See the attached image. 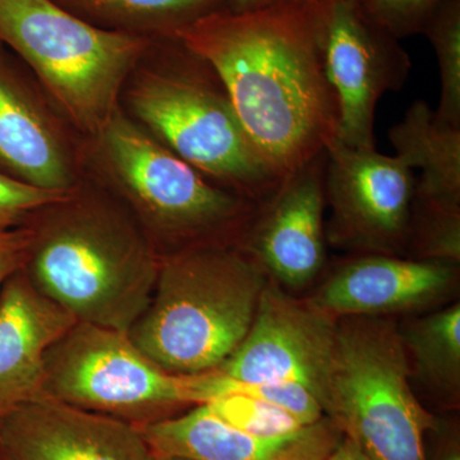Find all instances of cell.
Segmentation results:
<instances>
[{
    "label": "cell",
    "mask_w": 460,
    "mask_h": 460,
    "mask_svg": "<svg viewBox=\"0 0 460 460\" xmlns=\"http://www.w3.org/2000/svg\"><path fill=\"white\" fill-rule=\"evenodd\" d=\"M323 16V0H279L220 9L172 36L219 75L248 138L280 181L338 137Z\"/></svg>",
    "instance_id": "obj_1"
},
{
    "label": "cell",
    "mask_w": 460,
    "mask_h": 460,
    "mask_svg": "<svg viewBox=\"0 0 460 460\" xmlns=\"http://www.w3.org/2000/svg\"><path fill=\"white\" fill-rule=\"evenodd\" d=\"M23 270L78 323L128 332L159 274L156 246L128 208L84 181L30 219Z\"/></svg>",
    "instance_id": "obj_2"
},
{
    "label": "cell",
    "mask_w": 460,
    "mask_h": 460,
    "mask_svg": "<svg viewBox=\"0 0 460 460\" xmlns=\"http://www.w3.org/2000/svg\"><path fill=\"white\" fill-rule=\"evenodd\" d=\"M269 278L238 244L169 252L129 338L169 374L217 370L246 337Z\"/></svg>",
    "instance_id": "obj_3"
},
{
    "label": "cell",
    "mask_w": 460,
    "mask_h": 460,
    "mask_svg": "<svg viewBox=\"0 0 460 460\" xmlns=\"http://www.w3.org/2000/svg\"><path fill=\"white\" fill-rule=\"evenodd\" d=\"M87 166L157 243L172 252L239 244L259 204L217 186L157 141L120 107L83 140Z\"/></svg>",
    "instance_id": "obj_4"
},
{
    "label": "cell",
    "mask_w": 460,
    "mask_h": 460,
    "mask_svg": "<svg viewBox=\"0 0 460 460\" xmlns=\"http://www.w3.org/2000/svg\"><path fill=\"white\" fill-rule=\"evenodd\" d=\"M156 47L157 60L136 66L124 86L126 113L217 186L259 205L270 198L281 181L257 154L219 75L175 38Z\"/></svg>",
    "instance_id": "obj_5"
},
{
    "label": "cell",
    "mask_w": 460,
    "mask_h": 460,
    "mask_svg": "<svg viewBox=\"0 0 460 460\" xmlns=\"http://www.w3.org/2000/svg\"><path fill=\"white\" fill-rule=\"evenodd\" d=\"M155 41L98 29L53 0H0V44L83 140L98 135L120 107L129 75Z\"/></svg>",
    "instance_id": "obj_6"
},
{
    "label": "cell",
    "mask_w": 460,
    "mask_h": 460,
    "mask_svg": "<svg viewBox=\"0 0 460 460\" xmlns=\"http://www.w3.org/2000/svg\"><path fill=\"white\" fill-rule=\"evenodd\" d=\"M402 334L374 316L344 317L321 405L370 460H426L434 420L411 392Z\"/></svg>",
    "instance_id": "obj_7"
},
{
    "label": "cell",
    "mask_w": 460,
    "mask_h": 460,
    "mask_svg": "<svg viewBox=\"0 0 460 460\" xmlns=\"http://www.w3.org/2000/svg\"><path fill=\"white\" fill-rule=\"evenodd\" d=\"M44 395L133 426L201 404L196 375L169 374L128 332L78 321L45 356Z\"/></svg>",
    "instance_id": "obj_8"
},
{
    "label": "cell",
    "mask_w": 460,
    "mask_h": 460,
    "mask_svg": "<svg viewBox=\"0 0 460 460\" xmlns=\"http://www.w3.org/2000/svg\"><path fill=\"white\" fill-rule=\"evenodd\" d=\"M326 71L337 96V140L374 150L378 100L407 83L411 58L401 42L366 16L359 0H323Z\"/></svg>",
    "instance_id": "obj_9"
},
{
    "label": "cell",
    "mask_w": 460,
    "mask_h": 460,
    "mask_svg": "<svg viewBox=\"0 0 460 460\" xmlns=\"http://www.w3.org/2000/svg\"><path fill=\"white\" fill-rule=\"evenodd\" d=\"M326 165V237L335 246L394 255L404 250L416 178L399 157L334 140Z\"/></svg>",
    "instance_id": "obj_10"
},
{
    "label": "cell",
    "mask_w": 460,
    "mask_h": 460,
    "mask_svg": "<svg viewBox=\"0 0 460 460\" xmlns=\"http://www.w3.org/2000/svg\"><path fill=\"white\" fill-rule=\"evenodd\" d=\"M335 335L334 317L288 296L269 278L246 337L214 371L246 383L299 384L321 404Z\"/></svg>",
    "instance_id": "obj_11"
},
{
    "label": "cell",
    "mask_w": 460,
    "mask_h": 460,
    "mask_svg": "<svg viewBox=\"0 0 460 460\" xmlns=\"http://www.w3.org/2000/svg\"><path fill=\"white\" fill-rule=\"evenodd\" d=\"M14 54L0 44V172L71 192L84 181L83 142Z\"/></svg>",
    "instance_id": "obj_12"
},
{
    "label": "cell",
    "mask_w": 460,
    "mask_h": 460,
    "mask_svg": "<svg viewBox=\"0 0 460 460\" xmlns=\"http://www.w3.org/2000/svg\"><path fill=\"white\" fill-rule=\"evenodd\" d=\"M326 165L323 153L284 178L238 244L278 284L302 288L323 268Z\"/></svg>",
    "instance_id": "obj_13"
},
{
    "label": "cell",
    "mask_w": 460,
    "mask_h": 460,
    "mask_svg": "<svg viewBox=\"0 0 460 460\" xmlns=\"http://www.w3.org/2000/svg\"><path fill=\"white\" fill-rule=\"evenodd\" d=\"M4 460H150L136 426L44 398L0 417Z\"/></svg>",
    "instance_id": "obj_14"
},
{
    "label": "cell",
    "mask_w": 460,
    "mask_h": 460,
    "mask_svg": "<svg viewBox=\"0 0 460 460\" xmlns=\"http://www.w3.org/2000/svg\"><path fill=\"white\" fill-rule=\"evenodd\" d=\"M136 428L153 456L183 460H326L343 438L328 417L295 435L248 434L205 404Z\"/></svg>",
    "instance_id": "obj_15"
},
{
    "label": "cell",
    "mask_w": 460,
    "mask_h": 460,
    "mask_svg": "<svg viewBox=\"0 0 460 460\" xmlns=\"http://www.w3.org/2000/svg\"><path fill=\"white\" fill-rule=\"evenodd\" d=\"M75 323L23 269L0 287V416L44 398L45 356Z\"/></svg>",
    "instance_id": "obj_16"
},
{
    "label": "cell",
    "mask_w": 460,
    "mask_h": 460,
    "mask_svg": "<svg viewBox=\"0 0 460 460\" xmlns=\"http://www.w3.org/2000/svg\"><path fill=\"white\" fill-rule=\"evenodd\" d=\"M456 279V266L370 253L344 263L311 304L330 316H377L428 305Z\"/></svg>",
    "instance_id": "obj_17"
},
{
    "label": "cell",
    "mask_w": 460,
    "mask_h": 460,
    "mask_svg": "<svg viewBox=\"0 0 460 460\" xmlns=\"http://www.w3.org/2000/svg\"><path fill=\"white\" fill-rule=\"evenodd\" d=\"M389 138L395 156L422 172L416 195L460 206V127L440 122L428 102L416 100L390 128Z\"/></svg>",
    "instance_id": "obj_18"
},
{
    "label": "cell",
    "mask_w": 460,
    "mask_h": 460,
    "mask_svg": "<svg viewBox=\"0 0 460 460\" xmlns=\"http://www.w3.org/2000/svg\"><path fill=\"white\" fill-rule=\"evenodd\" d=\"M84 22L107 31L160 40L224 9L222 0H53Z\"/></svg>",
    "instance_id": "obj_19"
},
{
    "label": "cell",
    "mask_w": 460,
    "mask_h": 460,
    "mask_svg": "<svg viewBox=\"0 0 460 460\" xmlns=\"http://www.w3.org/2000/svg\"><path fill=\"white\" fill-rule=\"evenodd\" d=\"M420 376L447 394H458L460 387V305L416 321L402 335Z\"/></svg>",
    "instance_id": "obj_20"
},
{
    "label": "cell",
    "mask_w": 460,
    "mask_h": 460,
    "mask_svg": "<svg viewBox=\"0 0 460 460\" xmlns=\"http://www.w3.org/2000/svg\"><path fill=\"white\" fill-rule=\"evenodd\" d=\"M413 260L458 266L460 206L443 204L414 193L407 243Z\"/></svg>",
    "instance_id": "obj_21"
},
{
    "label": "cell",
    "mask_w": 460,
    "mask_h": 460,
    "mask_svg": "<svg viewBox=\"0 0 460 460\" xmlns=\"http://www.w3.org/2000/svg\"><path fill=\"white\" fill-rule=\"evenodd\" d=\"M199 378L202 404L223 395L243 394L287 411L305 426L314 425L325 417L319 399L299 384L246 383L223 376L217 371L199 374Z\"/></svg>",
    "instance_id": "obj_22"
},
{
    "label": "cell",
    "mask_w": 460,
    "mask_h": 460,
    "mask_svg": "<svg viewBox=\"0 0 460 460\" xmlns=\"http://www.w3.org/2000/svg\"><path fill=\"white\" fill-rule=\"evenodd\" d=\"M440 68L441 95L435 117L460 127V0H449L423 30Z\"/></svg>",
    "instance_id": "obj_23"
},
{
    "label": "cell",
    "mask_w": 460,
    "mask_h": 460,
    "mask_svg": "<svg viewBox=\"0 0 460 460\" xmlns=\"http://www.w3.org/2000/svg\"><path fill=\"white\" fill-rule=\"evenodd\" d=\"M205 405L233 428L263 438L295 435L308 428L287 411L252 396L223 395Z\"/></svg>",
    "instance_id": "obj_24"
},
{
    "label": "cell",
    "mask_w": 460,
    "mask_h": 460,
    "mask_svg": "<svg viewBox=\"0 0 460 460\" xmlns=\"http://www.w3.org/2000/svg\"><path fill=\"white\" fill-rule=\"evenodd\" d=\"M449 0H359L366 16L401 40L422 33Z\"/></svg>",
    "instance_id": "obj_25"
},
{
    "label": "cell",
    "mask_w": 460,
    "mask_h": 460,
    "mask_svg": "<svg viewBox=\"0 0 460 460\" xmlns=\"http://www.w3.org/2000/svg\"><path fill=\"white\" fill-rule=\"evenodd\" d=\"M71 192L40 189L0 172V232L23 228L39 210Z\"/></svg>",
    "instance_id": "obj_26"
},
{
    "label": "cell",
    "mask_w": 460,
    "mask_h": 460,
    "mask_svg": "<svg viewBox=\"0 0 460 460\" xmlns=\"http://www.w3.org/2000/svg\"><path fill=\"white\" fill-rule=\"evenodd\" d=\"M31 238L29 226L0 232V287L25 268Z\"/></svg>",
    "instance_id": "obj_27"
},
{
    "label": "cell",
    "mask_w": 460,
    "mask_h": 460,
    "mask_svg": "<svg viewBox=\"0 0 460 460\" xmlns=\"http://www.w3.org/2000/svg\"><path fill=\"white\" fill-rule=\"evenodd\" d=\"M326 460H370L365 453L362 452L361 447H358L354 441L348 438L343 435L341 440L339 441L334 452L330 454Z\"/></svg>",
    "instance_id": "obj_28"
},
{
    "label": "cell",
    "mask_w": 460,
    "mask_h": 460,
    "mask_svg": "<svg viewBox=\"0 0 460 460\" xmlns=\"http://www.w3.org/2000/svg\"><path fill=\"white\" fill-rule=\"evenodd\" d=\"M222 2L226 11L246 12L279 2V0H222Z\"/></svg>",
    "instance_id": "obj_29"
},
{
    "label": "cell",
    "mask_w": 460,
    "mask_h": 460,
    "mask_svg": "<svg viewBox=\"0 0 460 460\" xmlns=\"http://www.w3.org/2000/svg\"><path fill=\"white\" fill-rule=\"evenodd\" d=\"M441 460H460V453L458 447H456V445H452L450 449L447 450V453L443 454Z\"/></svg>",
    "instance_id": "obj_30"
},
{
    "label": "cell",
    "mask_w": 460,
    "mask_h": 460,
    "mask_svg": "<svg viewBox=\"0 0 460 460\" xmlns=\"http://www.w3.org/2000/svg\"><path fill=\"white\" fill-rule=\"evenodd\" d=\"M150 460H183V459L165 458V456H153V454H151Z\"/></svg>",
    "instance_id": "obj_31"
},
{
    "label": "cell",
    "mask_w": 460,
    "mask_h": 460,
    "mask_svg": "<svg viewBox=\"0 0 460 460\" xmlns=\"http://www.w3.org/2000/svg\"><path fill=\"white\" fill-rule=\"evenodd\" d=\"M0 460H4V458H3L2 453H0Z\"/></svg>",
    "instance_id": "obj_32"
},
{
    "label": "cell",
    "mask_w": 460,
    "mask_h": 460,
    "mask_svg": "<svg viewBox=\"0 0 460 460\" xmlns=\"http://www.w3.org/2000/svg\"><path fill=\"white\" fill-rule=\"evenodd\" d=\"M0 417H2V416H0Z\"/></svg>",
    "instance_id": "obj_33"
}]
</instances>
